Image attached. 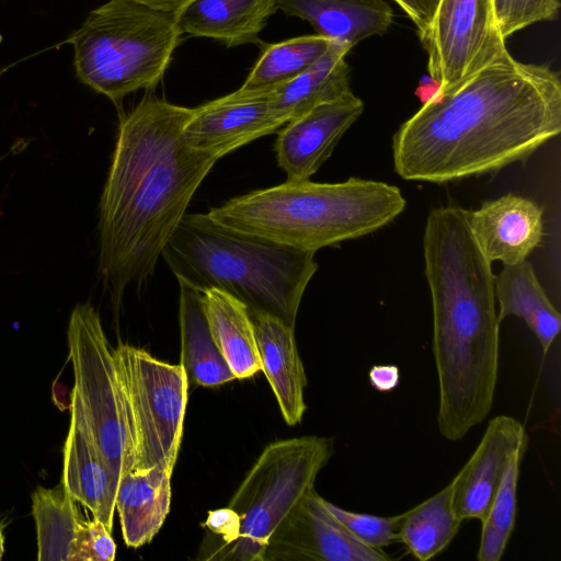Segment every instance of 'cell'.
Masks as SVG:
<instances>
[{"label":"cell","mask_w":561,"mask_h":561,"mask_svg":"<svg viewBox=\"0 0 561 561\" xmlns=\"http://www.w3.org/2000/svg\"><path fill=\"white\" fill-rule=\"evenodd\" d=\"M561 131V82L510 53L448 90H435L392 137L396 172L447 183L523 161Z\"/></svg>","instance_id":"cell-1"},{"label":"cell","mask_w":561,"mask_h":561,"mask_svg":"<svg viewBox=\"0 0 561 561\" xmlns=\"http://www.w3.org/2000/svg\"><path fill=\"white\" fill-rule=\"evenodd\" d=\"M194 108L148 94L119 123L100 203L99 271L112 302L140 285L218 159L191 147Z\"/></svg>","instance_id":"cell-2"},{"label":"cell","mask_w":561,"mask_h":561,"mask_svg":"<svg viewBox=\"0 0 561 561\" xmlns=\"http://www.w3.org/2000/svg\"><path fill=\"white\" fill-rule=\"evenodd\" d=\"M467 211L457 205L433 208L423 236L438 380L437 427L451 442L485 420L499 376L495 276L471 233Z\"/></svg>","instance_id":"cell-3"},{"label":"cell","mask_w":561,"mask_h":561,"mask_svg":"<svg viewBox=\"0 0 561 561\" xmlns=\"http://www.w3.org/2000/svg\"><path fill=\"white\" fill-rule=\"evenodd\" d=\"M314 254L226 228L207 214L186 213L161 256L179 284L199 293L221 290L250 317L266 314L295 328L318 270Z\"/></svg>","instance_id":"cell-4"},{"label":"cell","mask_w":561,"mask_h":561,"mask_svg":"<svg viewBox=\"0 0 561 561\" xmlns=\"http://www.w3.org/2000/svg\"><path fill=\"white\" fill-rule=\"evenodd\" d=\"M405 208L399 187L350 178L285 183L233 197L206 213L217 224L289 248H321L369 234Z\"/></svg>","instance_id":"cell-5"},{"label":"cell","mask_w":561,"mask_h":561,"mask_svg":"<svg viewBox=\"0 0 561 561\" xmlns=\"http://www.w3.org/2000/svg\"><path fill=\"white\" fill-rule=\"evenodd\" d=\"M334 453L333 439L302 436L267 445L226 508L209 513L206 526L221 537L207 560L263 561L273 531Z\"/></svg>","instance_id":"cell-6"},{"label":"cell","mask_w":561,"mask_h":561,"mask_svg":"<svg viewBox=\"0 0 561 561\" xmlns=\"http://www.w3.org/2000/svg\"><path fill=\"white\" fill-rule=\"evenodd\" d=\"M181 35L173 14L136 0H110L68 42L80 81L118 103L160 82Z\"/></svg>","instance_id":"cell-7"},{"label":"cell","mask_w":561,"mask_h":561,"mask_svg":"<svg viewBox=\"0 0 561 561\" xmlns=\"http://www.w3.org/2000/svg\"><path fill=\"white\" fill-rule=\"evenodd\" d=\"M67 335L75 374L72 396L79 401L98 449L118 482L134 468L135 436L113 348L93 306L75 307Z\"/></svg>","instance_id":"cell-8"},{"label":"cell","mask_w":561,"mask_h":561,"mask_svg":"<svg viewBox=\"0 0 561 561\" xmlns=\"http://www.w3.org/2000/svg\"><path fill=\"white\" fill-rule=\"evenodd\" d=\"M113 354L135 436L131 471L159 465L173 471L188 399L184 368L128 344H119Z\"/></svg>","instance_id":"cell-9"},{"label":"cell","mask_w":561,"mask_h":561,"mask_svg":"<svg viewBox=\"0 0 561 561\" xmlns=\"http://www.w3.org/2000/svg\"><path fill=\"white\" fill-rule=\"evenodd\" d=\"M436 89L448 90L508 53L491 0H439L420 36Z\"/></svg>","instance_id":"cell-10"},{"label":"cell","mask_w":561,"mask_h":561,"mask_svg":"<svg viewBox=\"0 0 561 561\" xmlns=\"http://www.w3.org/2000/svg\"><path fill=\"white\" fill-rule=\"evenodd\" d=\"M357 540L311 489L271 535L263 561H389Z\"/></svg>","instance_id":"cell-11"},{"label":"cell","mask_w":561,"mask_h":561,"mask_svg":"<svg viewBox=\"0 0 561 561\" xmlns=\"http://www.w3.org/2000/svg\"><path fill=\"white\" fill-rule=\"evenodd\" d=\"M286 125L273 103L272 90H242L194 107L184 127L187 144L218 160Z\"/></svg>","instance_id":"cell-12"},{"label":"cell","mask_w":561,"mask_h":561,"mask_svg":"<svg viewBox=\"0 0 561 561\" xmlns=\"http://www.w3.org/2000/svg\"><path fill=\"white\" fill-rule=\"evenodd\" d=\"M41 561H112L116 546L111 531L96 518L82 516L78 502L62 482L38 486L32 494Z\"/></svg>","instance_id":"cell-13"},{"label":"cell","mask_w":561,"mask_h":561,"mask_svg":"<svg viewBox=\"0 0 561 561\" xmlns=\"http://www.w3.org/2000/svg\"><path fill=\"white\" fill-rule=\"evenodd\" d=\"M363 111V101L350 92L284 125L274 150L286 181L310 180Z\"/></svg>","instance_id":"cell-14"},{"label":"cell","mask_w":561,"mask_h":561,"mask_svg":"<svg viewBox=\"0 0 561 561\" xmlns=\"http://www.w3.org/2000/svg\"><path fill=\"white\" fill-rule=\"evenodd\" d=\"M524 445L528 436L515 417L496 415L489 422L476 450L454 477V507L460 519L483 520L511 456Z\"/></svg>","instance_id":"cell-15"},{"label":"cell","mask_w":561,"mask_h":561,"mask_svg":"<svg viewBox=\"0 0 561 561\" xmlns=\"http://www.w3.org/2000/svg\"><path fill=\"white\" fill-rule=\"evenodd\" d=\"M467 217L478 247L491 263L511 265L526 260L543 233L542 208L511 193L467 211Z\"/></svg>","instance_id":"cell-16"},{"label":"cell","mask_w":561,"mask_h":561,"mask_svg":"<svg viewBox=\"0 0 561 561\" xmlns=\"http://www.w3.org/2000/svg\"><path fill=\"white\" fill-rule=\"evenodd\" d=\"M71 420L64 448L62 483L67 492L110 531L118 482L93 439L79 401L71 396Z\"/></svg>","instance_id":"cell-17"},{"label":"cell","mask_w":561,"mask_h":561,"mask_svg":"<svg viewBox=\"0 0 561 561\" xmlns=\"http://www.w3.org/2000/svg\"><path fill=\"white\" fill-rule=\"evenodd\" d=\"M251 319L261 370L271 385L285 422L296 425L307 408L304 399L307 377L296 345L295 328L266 314Z\"/></svg>","instance_id":"cell-18"},{"label":"cell","mask_w":561,"mask_h":561,"mask_svg":"<svg viewBox=\"0 0 561 561\" xmlns=\"http://www.w3.org/2000/svg\"><path fill=\"white\" fill-rule=\"evenodd\" d=\"M277 5L285 14L309 22L318 35L351 48L382 35L393 19L385 0H277Z\"/></svg>","instance_id":"cell-19"},{"label":"cell","mask_w":561,"mask_h":561,"mask_svg":"<svg viewBox=\"0 0 561 561\" xmlns=\"http://www.w3.org/2000/svg\"><path fill=\"white\" fill-rule=\"evenodd\" d=\"M277 0H193L175 16L181 34L208 37L232 47L257 43Z\"/></svg>","instance_id":"cell-20"},{"label":"cell","mask_w":561,"mask_h":561,"mask_svg":"<svg viewBox=\"0 0 561 561\" xmlns=\"http://www.w3.org/2000/svg\"><path fill=\"white\" fill-rule=\"evenodd\" d=\"M172 472L159 465L119 478L115 510L128 547L150 542L163 525L170 511Z\"/></svg>","instance_id":"cell-21"},{"label":"cell","mask_w":561,"mask_h":561,"mask_svg":"<svg viewBox=\"0 0 561 561\" xmlns=\"http://www.w3.org/2000/svg\"><path fill=\"white\" fill-rule=\"evenodd\" d=\"M350 50L351 47L331 41L316 62L289 82L273 89L274 106L286 124L352 92L351 69L345 61Z\"/></svg>","instance_id":"cell-22"},{"label":"cell","mask_w":561,"mask_h":561,"mask_svg":"<svg viewBox=\"0 0 561 561\" xmlns=\"http://www.w3.org/2000/svg\"><path fill=\"white\" fill-rule=\"evenodd\" d=\"M179 285L180 365L188 383L217 387L236 379L211 333L203 294L184 284Z\"/></svg>","instance_id":"cell-23"},{"label":"cell","mask_w":561,"mask_h":561,"mask_svg":"<svg viewBox=\"0 0 561 561\" xmlns=\"http://www.w3.org/2000/svg\"><path fill=\"white\" fill-rule=\"evenodd\" d=\"M503 266L495 277V299L500 305L497 319L500 322L512 316L523 319L546 355L560 332V313L527 260Z\"/></svg>","instance_id":"cell-24"},{"label":"cell","mask_w":561,"mask_h":561,"mask_svg":"<svg viewBox=\"0 0 561 561\" xmlns=\"http://www.w3.org/2000/svg\"><path fill=\"white\" fill-rule=\"evenodd\" d=\"M202 294L211 333L236 379L254 376L261 370V363L247 307L218 289Z\"/></svg>","instance_id":"cell-25"},{"label":"cell","mask_w":561,"mask_h":561,"mask_svg":"<svg viewBox=\"0 0 561 561\" xmlns=\"http://www.w3.org/2000/svg\"><path fill=\"white\" fill-rule=\"evenodd\" d=\"M455 478L439 492L400 514L398 541L417 560L443 552L456 537L462 519L454 507Z\"/></svg>","instance_id":"cell-26"},{"label":"cell","mask_w":561,"mask_h":561,"mask_svg":"<svg viewBox=\"0 0 561 561\" xmlns=\"http://www.w3.org/2000/svg\"><path fill=\"white\" fill-rule=\"evenodd\" d=\"M330 43V39L316 34L266 45L240 89L272 90L289 82L316 62Z\"/></svg>","instance_id":"cell-27"},{"label":"cell","mask_w":561,"mask_h":561,"mask_svg":"<svg viewBox=\"0 0 561 561\" xmlns=\"http://www.w3.org/2000/svg\"><path fill=\"white\" fill-rule=\"evenodd\" d=\"M528 445L520 446L511 456L501 484L489 511L481 522L477 558L479 561L502 559L515 527L519 469Z\"/></svg>","instance_id":"cell-28"},{"label":"cell","mask_w":561,"mask_h":561,"mask_svg":"<svg viewBox=\"0 0 561 561\" xmlns=\"http://www.w3.org/2000/svg\"><path fill=\"white\" fill-rule=\"evenodd\" d=\"M324 505L357 540L366 546L385 550L386 547L398 541L400 514L386 517L356 513L327 500H324Z\"/></svg>","instance_id":"cell-29"},{"label":"cell","mask_w":561,"mask_h":561,"mask_svg":"<svg viewBox=\"0 0 561 561\" xmlns=\"http://www.w3.org/2000/svg\"><path fill=\"white\" fill-rule=\"evenodd\" d=\"M495 22L504 39L540 21L556 18L559 0H491Z\"/></svg>","instance_id":"cell-30"},{"label":"cell","mask_w":561,"mask_h":561,"mask_svg":"<svg viewBox=\"0 0 561 561\" xmlns=\"http://www.w3.org/2000/svg\"><path fill=\"white\" fill-rule=\"evenodd\" d=\"M417 28L419 36L428 28L439 0H394Z\"/></svg>","instance_id":"cell-31"},{"label":"cell","mask_w":561,"mask_h":561,"mask_svg":"<svg viewBox=\"0 0 561 561\" xmlns=\"http://www.w3.org/2000/svg\"><path fill=\"white\" fill-rule=\"evenodd\" d=\"M370 386L378 392H389L400 383V369L397 365H374L368 371Z\"/></svg>","instance_id":"cell-32"},{"label":"cell","mask_w":561,"mask_h":561,"mask_svg":"<svg viewBox=\"0 0 561 561\" xmlns=\"http://www.w3.org/2000/svg\"><path fill=\"white\" fill-rule=\"evenodd\" d=\"M144 5L164 13L176 15L193 0H136Z\"/></svg>","instance_id":"cell-33"},{"label":"cell","mask_w":561,"mask_h":561,"mask_svg":"<svg viewBox=\"0 0 561 561\" xmlns=\"http://www.w3.org/2000/svg\"><path fill=\"white\" fill-rule=\"evenodd\" d=\"M3 543H4V537H3V533H2V527L0 525V559L2 558V554H3Z\"/></svg>","instance_id":"cell-34"}]
</instances>
